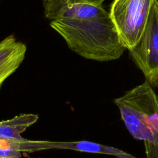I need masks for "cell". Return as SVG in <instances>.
<instances>
[{
    "label": "cell",
    "mask_w": 158,
    "mask_h": 158,
    "mask_svg": "<svg viewBox=\"0 0 158 158\" xmlns=\"http://www.w3.org/2000/svg\"><path fill=\"white\" fill-rule=\"evenodd\" d=\"M105 0H77L75 2H85L94 5H102Z\"/></svg>",
    "instance_id": "30bf717a"
},
{
    "label": "cell",
    "mask_w": 158,
    "mask_h": 158,
    "mask_svg": "<svg viewBox=\"0 0 158 158\" xmlns=\"http://www.w3.org/2000/svg\"><path fill=\"white\" fill-rule=\"evenodd\" d=\"M27 52L26 45L13 35L0 42V89L4 81L20 67Z\"/></svg>",
    "instance_id": "5b68a950"
},
{
    "label": "cell",
    "mask_w": 158,
    "mask_h": 158,
    "mask_svg": "<svg viewBox=\"0 0 158 158\" xmlns=\"http://www.w3.org/2000/svg\"><path fill=\"white\" fill-rule=\"evenodd\" d=\"M38 119V115L33 114H22L12 118L0 122V137L25 139L20 134Z\"/></svg>",
    "instance_id": "8992f818"
},
{
    "label": "cell",
    "mask_w": 158,
    "mask_h": 158,
    "mask_svg": "<svg viewBox=\"0 0 158 158\" xmlns=\"http://www.w3.org/2000/svg\"><path fill=\"white\" fill-rule=\"evenodd\" d=\"M114 102L135 139L148 141L158 135V96L148 81L129 90Z\"/></svg>",
    "instance_id": "7a4b0ae2"
},
{
    "label": "cell",
    "mask_w": 158,
    "mask_h": 158,
    "mask_svg": "<svg viewBox=\"0 0 158 158\" xmlns=\"http://www.w3.org/2000/svg\"><path fill=\"white\" fill-rule=\"evenodd\" d=\"M20 141L12 138L0 137V157L20 158Z\"/></svg>",
    "instance_id": "52a82bcc"
},
{
    "label": "cell",
    "mask_w": 158,
    "mask_h": 158,
    "mask_svg": "<svg viewBox=\"0 0 158 158\" xmlns=\"http://www.w3.org/2000/svg\"><path fill=\"white\" fill-rule=\"evenodd\" d=\"M146 158H158V135L151 139L144 141Z\"/></svg>",
    "instance_id": "9c48e42d"
},
{
    "label": "cell",
    "mask_w": 158,
    "mask_h": 158,
    "mask_svg": "<svg viewBox=\"0 0 158 158\" xmlns=\"http://www.w3.org/2000/svg\"><path fill=\"white\" fill-rule=\"evenodd\" d=\"M156 0H114L109 14L120 39L128 51L140 39Z\"/></svg>",
    "instance_id": "3957f363"
},
{
    "label": "cell",
    "mask_w": 158,
    "mask_h": 158,
    "mask_svg": "<svg viewBox=\"0 0 158 158\" xmlns=\"http://www.w3.org/2000/svg\"><path fill=\"white\" fill-rule=\"evenodd\" d=\"M0 158H2V157H0Z\"/></svg>",
    "instance_id": "8fae6325"
},
{
    "label": "cell",
    "mask_w": 158,
    "mask_h": 158,
    "mask_svg": "<svg viewBox=\"0 0 158 158\" xmlns=\"http://www.w3.org/2000/svg\"><path fill=\"white\" fill-rule=\"evenodd\" d=\"M68 48L82 57L98 62L119 59L126 49L109 12L102 5L69 4L50 20Z\"/></svg>",
    "instance_id": "6da1fadb"
},
{
    "label": "cell",
    "mask_w": 158,
    "mask_h": 158,
    "mask_svg": "<svg viewBox=\"0 0 158 158\" xmlns=\"http://www.w3.org/2000/svg\"><path fill=\"white\" fill-rule=\"evenodd\" d=\"M129 52L146 80L158 88V0L154 2L140 39Z\"/></svg>",
    "instance_id": "277c9868"
},
{
    "label": "cell",
    "mask_w": 158,
    "mask_h": 158,
    "mask_svg": "<svg viewBox=\"0 0 158 158\" xmlns=\"http://www.w3.org/2000/svg\"><path fill=\"white\" fill-rule=\"evenodd\" d=\"M44 14L50 20L56 18L59 12L69 4L75 3L77 0H41Z\"/></svg>",
    "instance_id": "ba28073f"
}]
</instances>
